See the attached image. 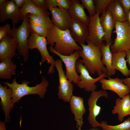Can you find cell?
I'll list each match as a JSON object with an SVG mask.
<instances>
[{"label":"cell","instance_id":"obj_30","mask_svg":"<svg viewBox=\"0 0 130 130\" xmlns=\"http://www.w3.org/2000/svg\"><path fill=\"white\" fill-rule=\"evenodd\" d=\"M48 9L58 6L59 9L68 11L70 8L71 0H46Z\"/></svg>","mask_w":130,"mask_h":130},{"label":"cell","instance_id":"obj_10","mask_svg":"<svg viewBox=\"0 0 130 130\" xmlns=\"http://www.w3.org/2000/svg\"><path fill=\"white\" fill-rule=\"evenodd\" d=\"M108 93L106 91L103 90L95 91L91 92L88 100L89 114L88 120L92 127L96 128L100 127V124L96 120V117L100 114L101 107L97 104L98 99L102 97L107 98Z\"/></svg>","mask_w":130,"mask_h":130},{"label":"cell","instance_id":"obj_15","mask_svg":"<svg viewBox=\"0 0 130 130\" xmlns=\"http://www.w3.org/2000/svg\"><path fill=\"white\" fill-rule=\"evenodd\" d=\"M69 29L75 41L79 44H85L88 35V26L81 22L71 18Z\"/></svg>","mask_w":130,"mask_h":130},{"label":"cell","instance_id":"obj_43","mask_svg":"<svg viewBox=\"0 0 130 130\" xmlns=\"http://www.w3.org/2000/svg\"></svg>","mask_w":130,"mask_h":130},{"label":"cell","instance_id":"obj_33","mask_svg":"<svg viewBox=\"0 0 130 130\" xmlns=\"http://www.w3.org/2000/svg\"><path fill=\"white\" fill-rule=\"evenodd\" d=\"M11 29L10 25L7 24L0 27V40L7 35L11 32Z\"/></svg>","mask_w":130,"mask_h":130},{"label":"cell","instance_id":"obj_40","mask_svg":"<svg viewBox=\"0 0 130 130\" xmlns=\"http://www.w3.org/2000/svg\"><path fill=\"white\" fill-rule=\"evenodd\" d=\"M126 21L128 23L130 27V10L126 13Z\"/></svg>","mask_w":130,"mask_h":130},{"label":"cell","instance_id":"obj_22","mask_svg":"<svg viewBox=\"0 0 130 130\" xmlns=\"http://www.w3.org/2000/svg\"><path fill=\"white\" fill-rule=\"evenodd\" d=\"M126 56L125 51L112 53V67L113 70H118L124 76L127 77L130 76V70L127 65L125 59Z\"/></svg>","mask_w":130,"mask_h":130},{"label":"cell","instance_id":"obj_35","mask_svg":"<svg viewBox=\"0 0 130 130\" xmlns=\"http://www.w3.org/2000/svg\"><path fill=\"white\" fill-rule=\"evenodd\" d=\"M126 13L130 10V0H119Z\"/></svg>","mask_w":130,"mask_h":130},{"label":"cell","instance_id":"obj_7","mask_svg":"<svg viewBox=\"0 0 130 130\" xmlns=\"http://www.w3.org/2000/svg\"><path fill=\"white\" fill-rule=\"evenodd\" d=\"M76 70L77 72L80 74V80L77 83V86L87 92H91L96 91L97 86L95 83L102 78L108 77L107 73L104 72L97 78H93L84 65L81 59L76 62Z\"/></svg>","mask_w":130,"mask_h":130},{"label":"cell","instance_id":"obj_9","mask_svg":"<svg viewBox=\"0 0 130 130\" xmlns=\"http://www.w3.org/2000/svg\"><path fill=\"white\" fill-rule=\"evenodd\" d=\"M50 52L58 56L65 65L66 76L68 79L71 82L77 83L80 80V76L76 70L77 61L80 57L79 51H76L69 55H65L60 54L56 51L53 46L49 47Z\"/></svg>","mask_w":130,"mask_h":130},{"label":"cell","instance_id":"obj_13","mask_svg":"<svg viewBox=\"0 0 130 130\" xmlns=\"http://www.w3.org/2000/svg\"><path fill=\"white\" fill-rule=\"evenodd\" d=\"M9 19L12 21L13 26L21 20L19 8L15 3L13 0H7L0 6V21L2 23Z\"/></svg>","mask_w":130,"mask_h":130},{"label":"cell","instance_id":"obj_26","mask_svg":"<svg viewBox=\"0 0 130 130\" xmlns=\"http://www.w3.org/2000/svg\"><path fill=\"white\" fill-rule=\"evenodd\" d=\"M21 20L23 21L28 14H36L45 16H49L51 14L48 10L44 11L36 7L31 0H27L25 3L22 7L19 8Z\"/></svg>","mask_w":130,"mask_h":130},{"label":"cell","instance_id":"obj_42","mask_svg":"<svg viewBox=\"0 0 130 130\" xmlns=\"http://www.w3.org/2000/svg\"><path fill=\"white\" fill-rule=\"evenodd\" d=\"M78 130H82L81 129V128L79 127L78 128Z\"/></svg>","mask_w":130,"mask_h":130},{"label":"cell","instance_id":"obj_34","mask_svg":"<svg viewBox=\"0 0 130 130\" xmlns=\"http://www.w3.org/2000/svg\"><path fill=\"white\" fill-rule=\"evenodd\" d=\"M31 0L35 6L40 9L44 11L48 10L46 0Z\"/></svg>","mask_w":130,"mask_h":130},{"label":"cell","instance_id":"obj_39","mask_svg":"<svg viewBox=\"0 0 130 130\" xmlns=\"http://www.w3.org/2000/svg\"><path fill=\"white\" fill-rule=\"evenodd\" d=\"M6 121H0V130H6L5 124Z\"/></svg>","mask_w":130,"mask_h":130},{"label":"cell","instance_id":"obj_14","mask_svg":"<svg viewBox=\"0 0 130 130\" xmlns=\"http://www.w3.org/2000/svg\"><path fill=\"white\" fill-rule=\"evenodd\" d=\"M51 15L53 25L59 29L65 30L69 29L71 17L68 11L57 7L48 8Z\"/></svg>","mask_w":130,"mask_h":130},{"label":"cell","instance_id":"obj_24","mask_svg":"<svg viewBox=\"0 0 130 130\" xmlns=\"http://www.w3.org/2000/svg\"><path fill=\"white\" fill-rule=\"evenodd\" d=\"M113 42L112 41L108 45L103 42L100 46L102 53V61L103 64L105 65L107 70L108 77L115 75L116 70H113L112 67V53L111 51L110 46Z\"/></svg>","mask_w":130,"mask_h":130},{"label":"cell","instance_id":"obj_44","mask_svg":"<svg viewBox=\"0 0 130 130\" xmlns=\"http://www.w3.org/2000/svg\"></svg>","mask_w":130,"mask_h":130},{"label":"cell","instance_id":"obj_41","mask_svg":"<svg viewBox=\"0 0 130 130\" xmlns=\"http://www.w3.org/2000/svg\"><path fill=\"white\" fill-rule=\"evenodd\" d=\"M7 1V0H0V6L4 4Z\"/></svg>","mask_w":130,"mask_h":130},{"label":"cell","instance_id":"obj_2","mask_svg":"<svg viewBox=\"0 0 130 130\" xmlns=\"http://www.w3.org/2000/svg\"><path fill=\"white\" fill-rule=\"evenodd\" d=\"M87 45L80 44L82 49L79 51L81 61L84 65L92 75L96 73L99 76L104 72H107L103 64L102 53L100 47L96 46L87 41Z\"/></svg>","mask_w":130,"mask_h":130},{"label":"cell","instance_id":"obj_37","mask_svg":"<svg viewBox=\"0 0 130 130\" xmlns=\"http://www.w3.org/2000/svg\"><path fill=\"white\" fill-rule=\"evenodd\" d=\"M124 83L129 88L130 91V77H127L124 78H121Z\"/></svg>","mask_w":130,"mask_h":130},{"label":"cell","instance_id":"obj_8","mask_svg":"<svg viewBox=\"0 0 130 130\" xmlns=\"http://www.w3.org/2000/svg\"><path fill=\"white\" fill-rule=\"evenodd\" d=\"M62 63L61 59L55 60V66L58 72L59 81L57 95L59 99L65 102H69L73 95V87L71 82L66 76L63 68Z\"/></svg>","mask_w":130,"mask_h":130},{"label":"cell","instance_id":"obj_4","mask_svg":"<svg viewBox=\"0 0 130 130\" xmlns=\"http://www.w3.org/2000/svg\"><path fill=\"white\" fill-rule=\"evenodd\" d=\"M28 19L27 14L21 25L17 28L15 26H13L11 33L8 35L13 37L17 42L18 53L23 57L25 62L27 61L29 57L28 41L30 32L28 25Z\"/></svg>","mask_w":130,"mask_h":130},{"label":"cell","instance_id":"obj_16","mask_svg":"<svg viewBox=\"0 0 130 130\" xmlns=\"http://www.w3.org/2000/svg\"><path fill=\"white\" fill-rule=\"evenodd\" d=\"M69 102L71 110L74 115V119L76 122V127L81 128L84 124L83 116L86 111L84 99L81 97L73 95Z\"/></svg>","mask_w":130,"mask_h":130},{"label":"cell","instance_id":"obj_31","mask_svg":"<svg viewBox=\"0 0 130 130\" xmlns=\"http://www.w3.org/2000/svg\"><path fill=\"white\" fill-rule=\"evenodd\" d=\"M111 0H94L96 13L103 14L106 10L107 7Z\"/></svg>","mask_w":130,"mask_h":130},{"label":"cell","instance_id":"obj_29","mask_svg":"<svg viewBox=\"0 0 130 130\" xmlns=\"http://www.w3.org/2000/svg\"><path fill=\"white\" fill-rule=\"evenodd\" d=\"M28 25L30 33H34L40 36L46 38L47 36L49 30L47 28L34 23L29 18Z\"/></svg>","mask_w":130,"mask_h":130},{"label":"cell","instance_id":"obj_28","mask_svg":"<svg viewBox=\"0 0 130 130\" xmlns=\"http://www.w3.org/2000/svg\"><path fill=\"white\" fill-rule=\"evenodd\" d=\"M28 18L34 23L45 27L49 30L53 25L52 20L49 16H45L36 14H27Z\"/></svg>","mask_w":130,"mask_h":130},{"label":"cell","instance_id":"obj_1","mask_svg":"<svg viewBox=\"0 0 130 130\" xmlns=\"http://www.w3.org/2000/svg\"><path fill=\"white\" fill-rule=\"evenodd\" d=\"M47 44L53 46L54 50L60 54L69 55L76 51H79L82 49L72 37L69 30H61L53 24L49 30L46 37Z\"/></svg>","mask_w":130,"mask_h":130},{"label":"cell","instance_id":"obj_5","mask_svg":"<svg viewBox=\"0 0 130 130\" xmlns=\"http://www.w3.org/2000/svg\"><path fill=\"white\" fill-rule=\"evenodd\" d=\"M30 34L28 41L29 49L32 50L36 48L38 50L41 57V60L39 63L40 66H41L42 64L46 61L47 63L51 64L47 74L53 73L54 71L55 60L48 51L46 38L40 36L33 32H31Z\"/></svg>","mask_w":130,"mask_h":130},{"label":"cell","instance_id":"obj_12","mask_svg":"<svg viewBox=\"0 0 130 130\" xmlns=\"http://www.w3.org/2000/svg\"><path fill=\"white\" fill-rule=\"evenodd\" d=\"M108 78H103L99 82L102 90L112 91L116 93L119 98H122L129 94L130 91L122 79L118 77L114 78L108 77Z\"/></svg>","mask_w":130,"mask_h":130},{"label":"cell","instance_id":"obj_18","mask_svg":"<svg viewBox=\"0 0 130 130\" xmlns=\"http://www.w3.org/2000/svg\"><path fill=\"white\" fill-rule=\"evenodd\" d=\"M12 91L11 89L8 88V86L6 85L3 86L0 84V105L4 112L5 121L9 122H10V113L13 108V105L12 101Z\"/></svg>","mask_w":130,"mask_h":130},{"label":"cell","instance_id":"obj_3","mask_svg":"<svg viewBox=\"0 0 130 130\" xmlns=\"http://www.w3.org/2000/svg\"><path fill=\"white\" fill-rule=\"evenodd\" d=\"M30 83L29 81L23 80L21 84H19L16 82L15 78H13L11 83L8 81L3 82L12 90V101L13 105L23 97L30 94H37L39 96V98H44L49 84L45 76L42 77L41 82L35 86H29L28 85Z\"/></svg>","mask_w":130,"mask_h":130},{"label":"cell","instance_id":"obj_23","mask_svg":"<svg viewBox=\"0 0 130 130\" xmlns=\"http://www.w3.org/2000/svg\"><path fill=\"white\" fill-rule=\"evenodd\" d=\"M106 10L110 13L115 22L126 21V13L119 0H111Z\"/></svg>","mask_w":130,"mask_h":130},{"label":"cell","instance_id":"obj_27","mask_svg":"<svg viewBox=\"0 0 130 130\" xmlns=\"http://www.w3.org/2000/svg\"><path fill=\"white\" fill-rule=\"evenodd\" d=\"M100 123V127L102 130H130V117L120 124L115 125H108L105 121H102Z\"/></svg>","mask_w":130,"mask_h":130},{"label":"cell","instance_id":"obj_38","mask_svg":"<svg viewBox=\"0 0 130 130\" xmlns=\"http://www.w3.org/2000/svg\"><path fill=\"white\" fill-rule=\"evenodd\" d=\"M126 52V60L129 64L130 68V50L127 51Z\"/></svg>","mask_w":130,"mask_h":130},{"label":"cell","instance_id":"obj_6","mask_svg":"<svg viewBox=\"0 0 130 130\" xmlns=\"http://www.w3.org/2000/svg\"><path fill=\"white\" fill-rule=\"evenodd\" d=\"M115 27L116 36L110 46L112 52L130 50V27L127 22H116Z\"/></svg>","mask_w":130,"mask_h":130},{"label":"cell","instance_id":"obj_32","mask_svg":"<svg viewBox=\"0 0 130 130\" xmlns=\"http://www.w3.org/2000/svg\"><path fill=\"white\" fill-rule=\"evenodd\" d=\"M81 4L84 8L88 10L90 16H93L96 13V6L93 0H80Z\"/></svg>","mask_w":130,"mask_h":130},{"label":"cell","instance_id":"obj_25","mask_svg":"<svg viewBox=\"0 0 130 130\" xmlns=\"http://www.w3.org/2000/svg\"><path fill=\"white\" fill-rule=\"evenodd\" d=\"M12 59L6 58L1 61L0 63V78L10 80L12 75L16 74L15 70L16 65Z\"/></svg>","mask_w":130,"mask_h":130},{"label":"cell","instance_id":"obj_19","mask_svg":"<svg viewBox=\"0 0 130 130\" xmlns=\"http://www.w3.org/2000/svg\"><path fill=\"white\" fill-rule=\"evenodd\" d=\"M111 112L113 114L117 115L118 120L120 122L125 117L130 115V94L117 99Z\"/></svg>","mask_w":130,"mask_h":130},{"label":"cell","instance_id":"obj_21","mask_svg":"<svg viewBox=\"0 0 130 130\" xmlns=\"http://www.w3.org/2000/svg\"><path fill=\"white\" fill-rule=\"evenodd\" d=\"M100 21L104 33L103 41H105L106 45H108L112 41L111 34L115 22L110 13L107 10L100 17Z\"/></svg>","mask_w":130,"mask_h":130},{"label":"cell","instance_id":"obj_36","mask_svg":"<svg viewBox=\"0 0 130 130\" xmlns=\"http://www.w3.org/2000/svg\"><path fill=\"white\" fill-rule=\"evenodd\" d=\"M13 0L16 5L20 8L24 5L27 0Z\"/></svg>","mask_w":130,"mask_h":130},{"label":"cell","instance_id":"obj_17","mask_svg":"<svg viewBox=\"0 0 130 130\" xmlns=\"http://www.w3.org/2000/svg\"><path fill=\"white\" fill-rule=\"evenodd\" d=\"M18 43L14 38L7 35L0 40V60L12 58L16 55Z\"/></svg>","mask_w":130,"mask_h":130},{"label":"cell","instance_id":"obj_11","mask_svg":"<svg viewBox=\"0 0 130 130\" xmlns=\"http://www.w3.org/2000/svg\"><path fill=\"white\" fill-rule=\"evenodd\" d=\"M99 14L96 13L90 16V20L88 26L87 41L96 46L100 47L103 43L104 33L101 25Z\"/></svg>","mask_w":130,"mask_h":130},{"label":"cell","instance_id":"obj_20","mask_svg":"<svg viewBox=\"0 0 130 130\" xmlns=\"http://www.w3.org/2000/svg\"><path fill=\"white\" fill-rule=\"evenodd\" d=\"M79 0H71L70 8L68 11L72 18L79 21L88 26L90 18L86 14L83 5Z\"/></svg>","mask_w":130,"mask_h":130}]
</instances>
